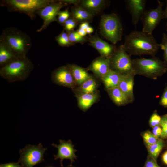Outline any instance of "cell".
Returning a JSON list of instances; mask_svg holds the SVG:
<instances>
[{
	"instance_id": "cell-1",
	"label": "cell",
	"mask_w": 167,
	"mask_h": 167,
	"mask_svg": "<svg viewBox=\"0 0 167 167\" xmlns=\"http://www.w3.org/2000/svg\"><path fill=\"white\" fill-rule=\"evenodd\" d=\"M122 46L130 55L148 54L154 57L160 48L152 34L137 30L126 35Z\"/></svg>"
},
{
	"instance_id": "cell-2",
	"label": "cell",
	"mask_w": 167,
	"mask_h": 167,
	"mask_svg": "<svg viewBox=\"0 0 167 167\" xmlns=\"http://www.w3.org/2000/svg\"><path fill=\"white\" fill-rule=\"evenodd\" d=\"M0 41L6 44L19 58L26 57L32 46L29 36L15 28L10 27L3 30L0 36Z\"/></svg>"
},
{
	"instance_id": "cell-3",
	"label": "cell",
	"mask_w": 167,
	"mask_h": 167,
	"mask_svg": "<svg viewBox=\"0 0 167 167\" xmlns=\"http://www.w3.org/2000/svg\"><path fill=\"white\" fill-rule=\"evenodd\" d=\"M34 66L27 57L20 58L0 67V76L10 82L24 81L29 77Z\"/></svg>"
},
{
	"instance_id": "cell-4",
	"label": "cell",
	"mask_w": 167,
	"mask_h": 167,
	"mask_svg": "<svg viewBox=\"0 0 167 167\" xmlns=\"http://www.w3.org/2000/svg\"><path fill=\"white\" fill-rule=\"evenodd\" d=\"M53 0H3L0 1L1 6L6 7L11 11L23 13L31 19L35 17L38 10L44 7Z\"/></svg>"
},
{
	"instance_id": "cell-5",
	"label": "cell",
	"mask_w": 167,
	"mask_h": 167,
	"mask_svg": "<svg viewBox=\"0 0 167 167\" xmlns=\"http://www.w3.org/2000/svg\"><path fill=\"white\" fill-rule=\"evenodd\" d=\"M102 35L113 44L121 40L123 27L118 16L113 13L104 15L101 18L100 23Z\"/></svg>"
},
{
	"instance_id": "cell-6",
	"label": "cell",
	"mask_w": 167,
	"mask_h": 167,
	"mask_svg": "<svg viewBox=\"0 0 167 167\" xmlns=\"http://www.w3.org/2000/svg\"><path fill=\"white\" fill-rule=\"evenodd\" d=\"M47 149L41 143L37 145H27L19 150L18 162L21 167H33L44 161V155Z\"/></svg>"
},
{
	"instance_id": "cell-7",
	"label": "cell",
	"mask_w": 167,
	"mask_h": 167,
	"mask_svg": "<svg viewBox=\"0 0 167 167\" xmlns=\"http://www.w3.org/2000/svg\"><path fill=\"white\" fill-rule=\"evenodd\" d=\"M134 70L148 75H159L167 70L164 62L153 57L150 58H140L132 60Z\"/></svg>"
},
{
	"instance_id": "cell-8",
	"label": "cell",
	"mask_w": 167,
	"mask_h": 167,
	"mask_svg": "<svg viewBox=\"0 0 167 167\" xmlns=\"http://www.w3.org/2000/svg\"><path fill=\"white\" fill-rule=\"evenodd\" d=\"M130 56L121 45L110 58L111 67L123 74L132 73L135 71Z\"/></svg>"
},
{
	"instance_id": "cell-9",
	"label": "cell",
	"mask_w": 167,
	"mask_h": 167,
	"mask_svg": "<svg viewBox=\"0 0 167 167\" xmlns=\"http://www.w3.org/2000/svg\"><path fill=\"white\" fill-rule=\"evenodd\" d=\"M158 6L155 8L146 10L140 19L142 24V31L152 34L154 30L163 19V3L158 0Z\"/></svg>"
},
{
	"instance_id": "cell-10",
	"label": "cell",
	"mask_w": 167,
	"mask_h": 167,
	"mask_svg": "<svg viewBox=\"0 0 167 167\" xmlns=\"http://www.w3.org/2000/svg\"><path fill=\"white\" fill-rule=\"evenodd\" d=\"M66 5L61 1L53 0L44 7L37 11L36 14L42 19L43 23L37 32H41L46 29L51 23L57 21V16L58 13L60 9Z\"/></svg>"
},
{
	"instance_id": "cell-11",
	"label": "cell",
	"mask_w": 167,
	"mask_h": 167,
	"mask_svg": "<svg viewBox=\"0 0 167 167\" xmlns=\"http://www.w3.org/2000/svg\"><path fill=\"white\" fill-rule=\"evenodd\" d=\"M51 77L54 83L60 86L73 88L76 84L67 65L54 70L51 73Z\"/></svg>"
},
{
	"instance_id": "cell-12",
	"label": "cell",
	"mask_w": 167,
	"mask_h": 167,
	"mask_svg": "<svg viewBox=\"0 0 167 167\" xmlns=\"http://www.w3.org/2000/svg\"><path fill=\"white\" fill-rule=\"evenodd\" d=\"M52 145L58 149L57 154L54 156L55 160L60 159L61 166H63L62 161L64 159L70 160V164L72 165L75 162V160L77 159V156L75 154L77 150L74 148V146L71 140L65 141L60 139L58 145L52 143Z\"/></svg>"
},
{
	"instance_id": "cell-13",
	"label": "cell",
	"mask_w": 167,
	"mask_h": 167,
	"mask_svg": "<svg viewBox=\"0 0 167 167\" xmlns=\"http://www.w3.org/2000/svg\"><path fill=\"white\" fill-rule=\"evenodd\" d=\"M126 7L131 15L132 23L136 25L146 10V0H126Z\"/></svg>"
},
{
	"instance_id": "cell-14",
	"label": "cell",
	"mask_w": 167,
	"mask_h": 167,
	"mask_svg": "<svg viewBox=\"0 0 167 167\" xmlns=\"http://www.w3.org/2000/svg\"><path fill=\"white\" fill-rule=\"evenodd\" d=\"M89 41L91 45L96 49L102 57L110 58L116 50L114 46L97 36H92L90 38Z\"/></svg>"
},
{
	"instance_id": "cell-15",
	"label": "cell",
	"mask_w": 167,
	"mask_h": 167,
	"mask_svg": "<svg viewBox=\"0 0 167 167\" xmlns=\"http://www.w3.org/2000/svg\"><path fill=\"white\" fill-rule=\"evenodd\" d=\"M89 69L95 75L102 79L109 71L111 68L110 58L101 57L94 60Z\"/></svg>"
},
{
	"instance_id": "cell-16",
	"label": "cell",
	"mask_w": 167,
	"mask_h": 167,
	"mask_svg": "<svg viewBox=\"0 0 167 167\" xmlns=\"http://www.w3.org/2000/svg\"><path fill=\"white\" fill-rule=\"evenodd\" d=\"M20 58L4 42L0 41V66H3Z\"/></svg>"
},
{
	"instance_id": "cell-17",
	"label": "cell",
	"mask_w": 167,
	"mask_h": 167,
	"mask_svg": "<svg viewBox=\"0 0 167 167\" xmlns=\"http://www.w3.org/2000/svg\"><path fill=\"white\" fill-rule=\"evenodd\" d=\"M124 75L111 69L101 79L108 89L118 87Z\"/></svg>"
},
{
	"instance_id": "cell-18",
	"label": "cell",
	"mask_w": 167,
	"mask_h": 167,
	"mask_svg": "<svg viewBox=\"0 0 167 167\" xmlns=\"http://www.w3.org/2000/svg\"><path fill=\"white\" fill-rule=\"evenodd\" d=\"M131 74H124L118 86L130 101L133 97L134 81Z\"/></svg>"
},
{
	"instance_id": "cell-19",
	"label": "cell",
	"mask_w": 167,
	"mask_h": 167,
	"mask_svg": "<svg viewBox=\"0 0 167 167\" xmlns=\"http://www.w3.org/2000/svg\"><path fill=\"white\" fill-rule=\"evenodd\" d=\"M98 98V95L95 92L79 94L77 97L78 106L82 111H85L96 101Z\"/></svg>"
},
{
	"instance_id": "cell-20",
	"label": "cell",
	"mask_w": 167,
	"mask_h": 167,
	"mask_svg": "<svg viewBox=\"0 0 167 167\" xmlns=\"http://www.w3.org/2000/svg\"><path fill=\"white\" fill-rule=\"evenodd\" d=\"M76 84L80 85L91 77L83 68L75 65H68Z\"/></svg>"
},
{
	"instance_id": "cell-21",
	"label": "cell",
	"mask_w": 167,
	"mask_h": 167,
	"mask_svg": "<svg viewBox=\"0 0 167 167\" xmlns=\"http://www.w3.org/2000/svg\"><path fill=\"white\" fill-rule=\"evenodd\" d=\"M106 4L107 1L104 0H84L81 1V6L93 14L99 12Z\"/></svg>"
},
{
	"instance_id": "cell-22",
	"label": "cell",
	"mask_w": 167,
	"mask_h": 167,
	"mask_svg": "<svg viewBox=\"0 0 167 167\" xmlns=\"http://www.w3.org/2000/svg\"><path fill=\"white\" fill-rule=\"evenodd\" d=\"M73 18L77 21L87 22L91 20L93 14L81 6L73 7L72 9Z\"/></svg>"
},
{
	"instance_id": "cell-23",
	"label": "cell",
	"mask_w": 167,
	"mask_h": 167,
	"mask_svg": "<svg viewBox=\"0 0 167 167\" xmlns=\"http://www.w3.org/2000/svg\"><path fill=\"white\" fill-rule=\"evenodd\" d=\"M107 90L114 102L118 105H124L130 101L118 87L108 89Z\"/></svg>"
},
{
	"instance_id": "cell-24",
	"label": "cell",
	"mask_w": 167,
	"mask_h": 167,
	"mask_svg": "<svg viewBox=\"0 0 167 167\" xmlns=\"http://www.w3.org/2000/svg\"><path fill=\"white\" fill-rule=\"evenodd\" d=\"M97 87L96 81L91 77L79 85L77 91L79 94L93 93L95 92Z\"/></svg>"
},
{
	"instance_id": "cell-25",
	"label": "cell",
	"mask_w": 167,
	"mask_h": 167,
	"mask_svg": "<svg viewBox=\"0 0 167 167\" xmlns=\"http://www.w3.org/2000/svg\"><path fill=\"white\" fill-rule=\"evenodd\" d=\"M163 145L164 143L162 140H159L156 143L148 146L149 152L151 155L156 158L162 150Z\"/></svg>"
},
{
	"instance_id": "cell-26",
	"label": "cell",
	"mask_w": 167,
	"mask_h": 167,
	"mask_svg": "<svg viewBox=\"0 0 167 167\" xmlns=\"http://www.w3.org/2000/svg\"><path fill=\"white\" fill-rule=\"evenodd\" d=\"M58 44L62 46H69L72 44L70 42L67 32L63 31L55 37Z\"/></svg>"
},
{
	"instance_id": "cell-27",
	"label": "cell",
	"mask_w": 167,
	"mask_h": 167,
	"mask_svg": "<svg viewBox=\"0 0 167 167\" xmlns=\"http://www.w3.org/2000/svg\"><path fill=\"white\" fill-rule=\"evenodd\" d=\"M143 138L148 146L154 144L159 140L158 138L149 131H146L143 133Z\"/></svg>"
},
{
	"instance_id": "cell-28",
	"label": "cell",
	"mask_w": 167,
	"mask_h": 167,
	"mask_svg": "<svg viewBox=\"0 0 167 167\" xmlns=\"http://www.w3.org/2000/svg\"><path fill=\"white\" fill-rule=\"evenodd\" d=\"M67 32L69 40L72 43L82 42L86 41L85 38L80 36L77 31H71Z\"/></svg>"
},
{
	"instance_id": "cell-29",
	"label": "cell",
	"mask_w": 167,
	"mask_h": 167,
	"mask_svg": "<svg viewBox=\"0 0 167 167\" xmlns=\"http://www.w3.org/2000/svg\"><path fill=\"white\" fill-rule=\"evenodd\" d=\"M160 47L163 51L164 62L167 69V35L165 33L163 34L162 41Z\"/></svg>"
},
{
	"instance_id": "cell-30",
	"label": "cell",
	"mask_w": 167,
	"mask_h": 167,
	"mask_svg": "<svg viewBox=\"0 0 167 167\" xmlns=\"http://www.w3.org/2000/svg\"><path fill=\"white\" fill-rule=\"evenodd\" d=\"M70 13L67 9L60 11L58 14L57 21L60 24L63 25L65 22L70 17Z\"/></svg>"
},
{
	"instance_id": "cell-31",
	"label": "cell",
	"mask_w": 167,
	"mask_h": 167,
	"mask_svg": "<svg viewBox=\"0 0 167 167\" xmlns=\"http://www.w3.org/2000/svg\"><path fill=\"white\" fill-rule=\"evenodd\" d=\"M76 22L73 17H70L65 22L63 25L67 32L72 31L76 26Z\"/></svg>"
},
{
	"instance_id": "cell-32",
	"label": "cell",
	"mask_w": 167,
	"mask_h": 167,
	"mask_svg": "<svg viewBox=\"0 0 167 167\" xmlns=\"http://www.w3.org/2000/svg\"><path fill=\"white\" fill-rule=\"evenodd\" d=\"M160 124L162 127V132L161 136L163 138L167 137V117H163L161 121Z\"/></svg>"
},
{
	"instance_id": "cell-33",
	"label": "cell",
	"mask_w": 167,
	"mask_h": 167,
	"mask_svg": "<svg viewBox=\"0 0 167 167\" xmlns=\"http://www.w3.org/2000/svg\"><path fill=\"white\" fill-rule=\"evenodd\" d=\"M161 118L156 113H154L151 116L150 120V124L152 127L157 126L160 124Z\"/></svg>"
},
{
	"instance_id": "cell-34",
	"label": "cell",
	"mask_w": 167,
	"mask_h": 167,
	"mask_svg": "<svg viewBox=\"0 0 167 167\" xmlns=\"http://www.w3.org/2000/svg\"><path fill=\"white\" fill-rule=\"evenodd\" d=\"M160 103L163 106L167 107V87L164 90L160 100Z\"/></svg>"
},
{
	"instance_id": "cell-35",
	"label": "cell",
	"mask_w": 167,
	"mask_h": 167,
	"mask_svg": "<svg viewBox=\"0 0 167 167\" xmlns=\"http://www.w3.org/2000/svg\"><path fill=\"white\" fill-rule=\"evenodd\" d=\"M162 132V129L159 126H157L153 127L152 134L156 137H158L161 136Z\"/></svg>"
},
{
	"instance_id": "cell-36",
	"label": "cell",
	"mask_w": 167,
	"mask_h": 167,
	"mask_svg": "<svg viewBox=\"0 0 167 167\" xmlns=\"http://www.w3.org/2000/svg\"><path fill=\"white\" fill-rule=\"evenodd\" d=\"M0 167H21L19 163L18 162L17 163H9L2 164Z\"/></svg>"
},
{
	"instance_id": "cell-37",
	"label": "cell",
	"mask_w": 167,
	"mask_h": 167,
	"mask_svg": "<svg viewBox=\"0 0 167 167\" xmlns=\"http://www.w3.org/2000/svg\"><path fill=\"white\" fill-rule=\"evenodd\" d=\"M145 167H159L155 161L152 159L148 160L146 162Z\"/></svg>"
},
{
	"instance_id": "cell-38",
	"label": "cell",
	"mask_w": 167,
	"mask_h": 167,
	"mask_svg": "<svg viewBox=\"0 0 167 167\" xmlns=\"http://www.w3.org/2000/svg\"><path fill=\"white\" fill-rule=\"evenodd\" d=\"M78 34L81 36L84 37L87 34L86 30L79 28L77 31Z\"/></svg>"
},
{
	"instance_id": "cell-39",
	"label": "cell",
	"mask_w": 167,
	"mask_h": 167,
	"mask_svg": "<svg viewBox=\"0 0 167 167\" xmlns=\"http://www.w3.org/2000/svg\"><path fill=\"white\" fill-rule=\"evenodd\" d=\"M89 24L88 22H82L80 24L79 28L86 30V29L89 26Z\"/></svg>"
},
{
	"instance_id": "cell-40",
	"label": "cell",
	"mask_w": 167,
	"mask_h": 167,
	"mask_svg": "<svg viewBox=\"0 0 167 167\" xmlns=\"http://www.w3.org/2000/svg\"><path fill=\"white\" fill-rule=\"evenodd\" d=\"M166 2V6L165 9L163 10V19H166L167 20V0L165 1ZM166 30L167 31V22L166 24Z\"/></svg>"
},
{
	"instance_id": "cell-41",
	"label": "cell",
	"mask_w": 167,
	"mask_h": 167,
	"mask_svg": "<svg viewBox=\"0 0 167 167\" xmlns=\"http://www.w3.org/2000/svg\"><path fill=\"white\" fill-rule=\"evenodd\" d=\"M162 158L164 163L167 165V150L163 154Z\"/></svg>"
},
{
	"instance_id": "cell-42",
	"label": "cell",
	"mask_w": 167,
	"mask_h": 167,
	"mask_svg": "<svg viewBox=\"0 0 167 167\" xmlns=\"http://www.w3.org/2000/svg\"><path fill=\"white\" fill-rule=\"evenodd\" d=\"M87 34H90L93 32V28L91 26H88L85 30Z\"/></svg>"
},
{
	"instance_id": "cell-43",
	"label": "cell",
	"mask_w": 167,
	"mask_h": 167,
	"mask_svg": "<svg viewBox=\"0 0 167 167\" xmlns=\"http://www.w3.org/2000/svg\"><path fill=\"white\" fill-rule=\"evenodd\" d=\"M67 167H75L73 166L72 165L70 164L69 165H68Z\"/></svg>"
},
{
	"instance_id": "cell-44",
	"label": "cell",
	"mask_w": 167,
	"mask_h": 167,
	"mask_svg": "<svg viewBox=\"0 0 167 167\" xmlns=\"http://www.w3.org/2000/svg\"><path fill=\"white\" fill-rule=\"evenodd\" d=\"M165 116L167 117V114Z\"/></svg>"
},
{
	"instance_id": "cell-45",
	"label": "cell",
	"mask_w": 167,
	"mask_h": 167,
	"mask_svg": "<svg viewBox=\"0 0 167 167\" xmlns=\"http://www.w3.org/2000/svg\"></svg>"
}]
</instances>
